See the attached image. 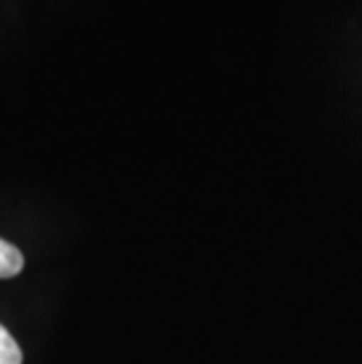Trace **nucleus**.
Instances as JSON below:
<instances>
[{"instance_id": "f257e3e1", "label": "nucleus", "mask_w": 362, "mask_h": 364, "mask_svg": "<svg viewBox=\"0 0 362 364\" xmlns=\"http://www.w3.org/2000/svg\"><path fill=\"white\" fill-rule=\"evenodd\" d=\"M24 268V257L14 245L0 240V277H14Z\"/></svg>"}, {"instance_id": "f03ea898", "label": "nucleus", "mask_w": 362, "mask_h": 364, "mask_svg": "<svg viewBox=\"0 0 362 364\" xmlns=\"http://www.w3.org/2000/svg\"><path fill=\"white\" fill-rule=\"evenodd\" d=\"M21 360H24V355H21L19 343L0 324V364H21Z\"/></svg>"}]
</instances>
